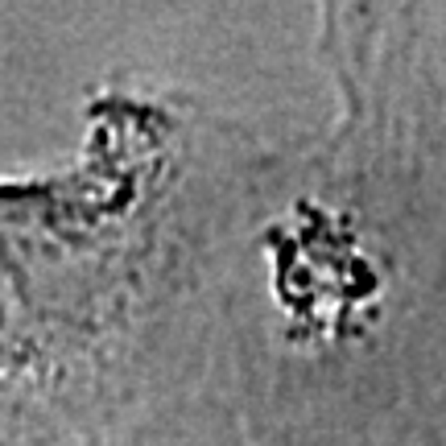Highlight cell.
Here are the masks:
<instances>
[{
    "label": "cell",
    "instance_id": "1",
    "mask_svg": "<svg viewBox=\"0 0 446 446\" xmlns=\"http://www.w3.org/2000/svg\"><path fill=\"white\" fill-rule=\"evenodd\" d=\"M273 141L165 83H108L67 162L0 178V405L108 446L232 425L223 277Z\"/></svg>",
    "mask_w": 446,
    "mask_h": 446
}]
</instances>
